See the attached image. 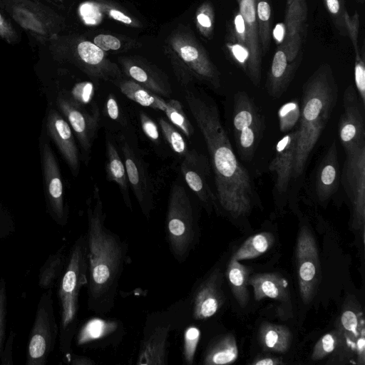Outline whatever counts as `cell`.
Wrapping results in <instances>:
<instances>
[{"label": "cell", "instance_id": "cell-1", "mask_svg": "<svg viewBox=\"0 0 365 365\" xmlns=\"http://www.w3.org/2000/svg\"><path fill=\"white\" fill-rule=\"evenodd\" d=\"M185 98L207 148L217 202L233 217L246 216L257 195L248 171L233 150L217 105L205 91L196 89L186 90Z\"/></svg>", "mask_w": 365, "mask_h": 365}, {"label": "cell", "instance_id": "cell-2", "mask_svg": "<svg viewBox=\"0 0 365 365\" xmlns=\"http://www.w3.org/2000/svg\"><path fill=\"white\" fill-rule=\"evenodd\" d=\"M86 205L87 308L104 317L115 306L120 278L129 259L128 245L106 227V215L97 187Z\"/></svg>", "mask_w": 365, "mask_h": 365}, {"label": "cell", "instance_id": "cell-3", "mask_svg": "<svg viewBox=\"0 0 365 365\" xmlns=\"http://www.w3.org/2000/svg\"><path fill=\"white\" fill-rule=\"evenodd\" d=\"M338 87L331 67L321 65L303 86L291 188H299L309 155L337 102Z\"/></svg>", "mask_w": 365, "mask_h": 365}, {"label": "cell", "instance_id": "cell-4", "mask_svg": "<svg viewBox=\"0 0 365 365\" xmlns=\"http://www.w3.org/2000/svg\"><path fill=\"white\" fill-rule=\"evenodd\" d=\"M88 261L86 234L73 244L63 273L58 280L60 308L59 349L63 356L72 351V342L78 332L79 294L88 283Z\"/></svg>", "mask_w": 365, "mask_h": 365}, {"label": "cell", "instance_id": "cell-5", "mask_svg": "<svg viewBox=\"0 0 365 365\" xmlns=\"http://www.w3.org/2000/svg\"><path fill=\"white\" fill-rule=\"evenodd\" d=\"M165 50L182 84L197 81L213 90L220 89L219 71L193 33L186 27L179 26L172 31L165 41Z\"/></svg>", "mask_w": 365, "mask_h": 365}, {"label": "cell", "instance_id": "cell-6", "mask_svg": "<svg viewBox=\"0 0 365 365\" xmlns=\"http://www.w3.org/2000/svg\"><path fill=\"white\" fill-rule=\"evenodd\" d=\"M198 225L192 200L184 187L171 189L165 217V235L170 252L178 263L185 262L198 240Z\"/></svg>", "mask_w": 365, "mask_h": 365}, {"label": "cell", "instance_id": "cell-7", "mask_svg": "<svg viewBox=\"0 0 365 365\" xmlns=\"http://www.w3.org/2000/svg\"><path fill=\"white\" fill-rule=\"evenodd\" d=\"M188 302L175 303L169 309L152 313L147 318L143 338L138 348L135 364L138 365H167L169 338L172 331L181 326V313Z\"/></svg>", "mask_w": 365, "mask_h": 365}, {"label": "cell", "instance_id": "cell-8", "mask_svg": "<svg viewBox=\"0 0 365 365\" xmlns=\"http://www.w3.org/2000/svg\"><path fill=\"white\" fill-rule=\"evenodd\" d=\"M52 289L45 290L38 300L26 349V365H46L58 341Z\"/></svg>", "mask_w": 365, "mask_h": 365}, {"label": "cell", "instance_id": "cell-9", "mask_svg": "<svg viewBox=\"0 0 365 365\" xmlns=\"http://www.w3.org/2000/svg\"><path fill=\"white\" fill-rule=\"evenodd\" d=\"M232 126L240 158L250 161L261 140L264 123L256 105L245 91L235 94Z\"/></svg>", "mask_w": 365, "mask_h": 365}, {"label": "cell", "instance_id": "cell-10", "mask_svg": "<svg viewBox=\"0 0 365 365\" xmlns=\"http://www.w3.org/2000/svg\"><path fill=\"white\" fill-rule=\"evenodd\" d=\"M39 150L46 211L56 224L64 227L68 222L69 210L60 168L46 133L40 138Z\"/></svg>", "mask_w": 365, "mask_h": 365}, {"label": "cell", "instance_id": "cell-11", "mask_svg": "<svg viewBox=\"0 0 365 365\" xmlns=\"http://www.w3.org/2000/svg\"><path fill=\"white\" fill-rule=\"evenodd\" d=\"M340 182L349 200L352 222L364 229L365 222V146L345 153Z\"/></svg>", "mask_w": 365, "mask_h": 365}, {"label": "cell", "instance_id": "cell-12", "mask_svg": "<svg viewBox=\"0 0 365 365\" xmlns=\"http://www.w3.org/2000/svg\"><path fill=\"white\" fill-rule=\"evenodd\" d=\"M65 57L91 78L113 83L123 77L122 70L118 66L112 62L105 51L93 41L74 40L70 48L67 49Z\"/></svg>", "mask_w": 365, "mask_h": 365}, {"label": "cell", "instance_id": "cell-13", "mask_svg": "<svg viewBox=\"0 0 365 365\" xmlns=\"http://www.w3.org/2000/svg\"><path fill=\"white\" fill-rule=\"evenodd\" d=\"M56 103L58 110L75 133L82 150L87 156L89 155L100 121L98 106L95 104L91 112H88L83 109V105L75 101L65 91L58 93Z\"/></svg>", "mask_w": 365, "mask_h": 365}, {"label": "cell", "instance_id": "cell-14", "mask_svg": "<svg viewBox=\"0 0 365 365\" xmlns=\"http://www.w3.org/2000/svg\"><path fill=\"white\" fill-rule=\"evenodd\" d=\"M296 259L301 297L305 304L314 296L320 277L318 249L314 236L306 226L301 227L297 242Z\"/></svg>", "mask_w": 365, "mask_h": 365}, {"label": "cell", "instance_id": "cell-15", "mask_svg": "<svg viewBox=\"0 0 365 365\" xmlns=\"http://www.w3.org/2000/svg\"><path fill=\"white\" fill-rule=\"evenodd\" d=\"M338 133L345 153L365 146V105L352 85L344 92Z\"/></svg>", "mask_w": 365, "mask_h": 365}, {"label": "cell", "instance_id": "cell-16", "mask_svg": "<svg viewBox=\"0 0 365 365\" xmlns=\"http://www.w3.org/2000/svg\"><path fill=\"white\" fill-rule=\"evenodd\" d=\"M308 9L306 0H287L284 12L285 35L280 45L289 63L302 58V47L307 31Z\"/></svg>", "mask_w": 365, "mask_h": 365}, {"label": "cell", "instance_id": "cell-17", "mask_svg": "<svg viewBox=\"0 0 365 365\" xmlns=\"http://www.w3.org/2000/svg\"><path fill=\"white\" fill-rule=\"evenodd\" d=\"M221 285V272L215 269L194 287L189 298L191 317L194 320H207L218 312L224 303Z\"/></svg>", "mask_w": 365, "mask_h": 365}, {"label": "cell", "instance_id": "cell-18", "mask_svg": "<svg viewBox=\"0 0 365 365\" xmlns=\"http://www.w3.org/2000/svg\"><path fill=\"white\" fill-rule=\"evenodd\" d=\"M120 147L128 182L143 215L149 219L154 207V186L144 162L129 144L124 141Z\"/></svg>", "mask_w": 365, "mask_h": 365}, {"label": "cell", "instance_id": "cell-19", "mask_svg": "<svg viewBox=\"0 0 365 365\" xmlns=\"http://www.w3.org/2000/svg\"><path fill=\"white\" fill-rule=\"evenodd\" d=\"M180 169L185 182L207 210L210 211L217 202L208 183L210 168L207 158L195 150L183 155Z\"/></svg>", "mask_w": 365, "mask_h": 365}, {"label": "cell", "instance_id": "cell-20", "mask_svg": "<svg viewBox=\"0 0 365 365\" xmlns=\"http://www.w3.org/2000/svg\"><path fill=\"white\" fill-rule=\"evenodd\" d=\"M46 131L58 148L72 174L77 176L80 170L79 153L72 129L59 110L53 107L47 112Z\"/></svg>", "mask_w": 365, "mask_h": 365}, {"label": "cell", "instance_id": "cell-21", "mask_svg": "<svg viewBox=\"0 0 365 365\" xmlns=\"http://www.w3.org/2000/svg\"><path fill=\"white\" fill-rule=\"evenodd\" d=\"M238 11L245 22L249 61L246 75L255 86H259L262 77V53L261 51L257 20V0H236Z\"/></svg>", "mask_w": 365, "mask_h": 365}, {"label": "cell", "instance_id": "cell-22", "mask_svg": "<svg viewBox=\"0 0 365 365\" xmlns=\"http://www.w3.org/2000/svg\"><path fill=\"white\" fill-rule=\"evenodd\" d=\"M297 128L287 133L277 142L274 158L268 167L271 172L275 173L274 191L279 196L285 195L291 186L297 138Z\"/></svg>", "mask_w": 365, "mask_h": 365}, {"label": "cell", "instance_id": "cell-23", "mask_svg": "<svg viewBox=\"0 0 365 365\" xmlns=\"http://www.w3.org/2000/svg\"><path fill=\"white\" fill-rule=\"evenodd\" d=\"M122 72L131 80L158 96L170 97L172 93L168 79L163 73L145 61L131 56L121 57Z\"/></svg>", "mask_w": 365, "mask_h": 365}, {"label": "cell", "instance_id": "cell-24", "mask_svg": "<svg viewBox=\"0 0 365 365\" xmlns=\"http://www.w3.org/2000/svg\"><path fill=\"white\" fill-rule=\"evenodd\" d=\"M340 176L337 145L334 140L321 158L315 171L314 191L320 202H327L337 192Z\"/></svg>", "mask_w": 365, "mask_h": 365}, {"label": "cell", "instance_id": "cell-25", "mask_svg": "<svg viewBox=\"0 0 365 365\" xmlns=\"http://www.w3.org/2000/svg\"><path fill=\"white\" fill-rule=\"evenodd\" d=\"M302 59L290 63L282 47L279 45L272 57L267 73L265 88L268 94L279 98L287 89Z\"/></svg>", "mask_w": 365, "mask_h": 365}, {"label": "cell", "instance_id": "cell-26", "mask_svg": "<svg viewBox=\"0 0 365 365\" xmlns=\"http://www.w3.org/2000/svg\"><path fill=\"white\" fill-rule=\"evenodd\" d=\"M123 330L120 321L111 319L94 318L82 326L76 334V341L80 345H103L111 342V336H117V331Z\"/></svg>", "mask_w": 365, "mask_h": 365}, {"label": "cell", "instance_id": "cell-27", "mask_svg": "<svg viewBox=\"0 0 365 365\" xmlns=\"http://www.w3.org/2000/svg\"><path fill=\"white\" fill-rule=\"evenodd\" d=\"M81 14L88 24H95L99 21L103 15L119 21L128 26L140 28L141 23L135 18L124 12L117 6L104 1L87 2L81 6Z\"/></svg>", "mask_w": 365, "mask_h": 365}, {"label": "cell", "instance_id": "cell-28", "mask_svg": "<svg viewBox=\"0 0 365 365\" xmlns=\"http://www.w3.org/2000/svg\"><path fill=\"white\" fill-rule=\"evenodd\" d=\"M248 284L253 287L257 301L264 298L282 300L287 297L288 282L277 273L255 274L249 278Z\"/></svg>", "mask_w": 365, "mask_h": 365}, {"label": "cell", "instance_id": "cell-29", "mask_svg": "<svg viewBox=\"0 0 365 365\" xmlns=\"http://www.w3.org/2000/svg\"><path fill=\"white\" fill-rule=\"evenodd\" d=\"M238 347L235 336L226 334L215 339L204 352L205 365H224L234 363L238 357Z\"/></svg>", "mask_w": 365, "mask_h": 365}, {"label": "cell", "instance_id": "cell-30", "mask_svg": "<svg viewBox=\"0 0 365 365\" xmlns=\"http://www.w3.org/2000/svg\"><path fill=\"white\" fill-rule=\"evenodd\" d=\"M106 177L108 180L115 182L119 186L126 207L132 210V203L129 195L128 180L125 165L115 145L110 140H107L106 143Z\"/></svg>", "mask_w": 365, "mask_h": 365}, {"label": "cell", "instance_id": "cell-31", "mask_svg": "<svg viewBox=\"0 0 365 365\" xmlns=\"http://www.w3.org/2000/svg\"><path fill=\"white\" fill-rule=\"evenodd\" d=\"M68 255L66 245H62L56 252L49 255L39 269L38 284L43 290L52 289L58 282L64 269Z\"/></svg>", "mask_w": 365, "mask_h": 365}, {"label": "cell", "instance_id": "cell-32", "mask_svg": "<svg viewBox=\"0 0 365 365\" xmlns=\"http://www.w3.org/2000/svg\"><path fill=\"white\" fill-rule=\"evenodd\" d=\"M119 88L120 92L128 98L140 106L158 109L165 112L167 103L158 95L142 86L135 81L120 79L113 82Z\"/></svg>", "mask_w": 365, "mask_h": 365}, {"label": "cell", "instance_id": "cell-33", "mask_svg": "<svg viewBox=\"0 0 365 365\" xmlns=\"http://www.w3.org/2000/svg\"><path fill=\"white\" fill-rule=\"evenodd\" d=\"M292 333L282 325L264 323L259 331V339L262 349L265 351L284 353L291 344Z\"/></svg>", "mask_w": 365, "mask_h": 365}, {"label": "cell", "instance_id": "cell-34", "mask_svg": "<svg viewBox=\"0 0 365 365\" xmlns=\"http://www.w3.org/2000/svg\"><path fill=\"white\" fill-rule=\"evenodd\" d=\"M227 276L234 297L242 307H245L249 299V269L232 257L227 266Z\"/></svg>", "mask_w": 365, "mask_h": 365}, {"label": "cell", "instance_id": "cell-35", "mask_svg": "<svg viewBox=\"0 0 365 365\" xmlns=\"http://www.w3.org/2000/svg\"><path fill=\"white\" fill-rule=\"evenodd\" d=\"M274 242V237L271 232H262L247 238L232 258L237 261L256 258L266 252Z\"/></svg>", "mask_w": 365, "mask_h": 365}, {"label": "cell", "instance_id": "cell-36", "mask_svg": "<svg viewBox=\"0 0 365 365\" xmlns=\"http://www.w3.org/2000/svg\"><path fill=\"white\" fill-rule=\"evenodd\" d=\"M256 11L259 43L264 56L269 50L271 41L270 0H257Z\"/></svg>", "mask_w": 365, "mask_h": 365}, {"label": "cell", "instance_id": "cell-37", "mask_svg": "<svg viewBox=\"0 0 365 365\" xmlns=\"http://www.w3.org/2000/svg\"><path fill=\"white\" fill-rule=\"evenodd\" d=\"M165 113L169 120L187 137L190 138L194 133V128L187 118L181 103L175 99H170L167 103Z\"/></svg>", "mask_w": 365, "mask_h": 365}, {"label": "cell", "instance_id": "cell-38", "mask_svg": "<svg viewBox=\"0 0 365 365\" xmlns=\"http://www.w3.org/2000/svg\"><path fill=\"white\" fill-rule=\"evenodd\" d=\"M300 106L297 100H292L283 104L278 110L279 130L289 133L294 130L300 118Z\"/></svg>", "mask_w": 365, "mask_h": 365}, {"label": "cell", "instance_id": "cell-39", "mask_svg": "<svg viewBox=\"0 0 365 365\" xmlns=\"http://www.w3.org/2000/svg\"><path fill=\"white\" fill-rule=\"evenodd\" d=\"M93 42L104 51H122L140 46V43L133 39L107 34H98Z\"/></svg>", "mask_w": 365, "mask_h": 365}, {"label": "cell", "instance_id": "cell-40", "mask_svg": "<svg viewBox=\"0 0 365 365\" xmlns=\"http://www.w3.org/2000/svg\"><path fill=\"white\" fill-rule=\"evenodd\" d=\"M200 334V330L195 325H188L184 330L182 355L183 363L186 365L194 363Z\"/></svg>", "mask_w": 365, "mask_h": 365}, {"label": "cell", "instance_id": "cell-41", "mask_svg": "<svg viewBox=\"0 0 365 365\" xmlns=\"http://www.w3.org/2000/svg\"><path fill=\"white\" fill-rule=\"evenodd\" d=\"M196 26L206 38H210L214 29L215 13L210 1L203 2L197 9L195 15Z\"/></svg>", "mask_w": 365, "mask_h": 365}, {"label": "cell", "instance_id": "cell-42", "mask_svg": "<svg viewBox=\"0 0 365 365\" xmlns=\"http://www.w3.org/2000/svg\"><path fill=\"white\" fill-rule=\"evenodd\" d=\"M323 1L335 28L341 36H347L346 17L349 13L346 9L344 0H323Z\"/></svg>", "mask_w": 365, "mask_h": 365}, {"label": "cell", "instance_id": "cell-43", "mask_svg": "<svg viewBox=\"0 0 365 365\" xmlns=\"http://www.w3.org/2000/svg\"><path fill=\"white\" fill-rule=\"evenodd\" d=\"M340 341V332L333 331L322 336L314 346L312 359L321 360L330 354L337 347Z\"/></svg>", "mask_w": 365, "mask_h": 365}, {"label": "cell", "instance_id": "cell-44", "mask_svg": "<svg viewBox=\"0 0 365 365\" xmlns=\"http://www.w3.org/2000/svg\"><path fill=\"white\" fill-rule=\"evenodd\" d=\"M159 125L164 138L173 150L180 155H185L188 152V149L182 135L163 118L159 119Z\"/></svg>", "mask_w": 365, "mask_h": 365}, {"label": "cell", "instance_id": "cell-45", "mask_svg": "<svg viewBox=\"0 0 365 365\" xmlns=\"http://www.w3.org/2000/svg\"><path fill=\"white\" fill-rule=\"evenodd\" d=\"M354 83L357 94L362 103L365 105V56L364 48L360 49V51L355 54Z\"/></svg>", "mask_w": 365, "mask_h": 365}, {"label": "cell", "instance_id": "cell-46", "mask_svg": "<svg viewBox=\"0 0 365 365\" xmlns=\"http://www.w3.org/2000/svg\"><path fill=\"white\" fill-rule=\"evenodd\" d=\"M341 324L343 330L356 338L364 329L363 319L361 314L351 309L344 310L341 316Z\"/></svg>", "mask_w": 365, "mask_h": 365}, {"label": "cell", "instance_id": "cell-47", "mask_svg": "<svg viewBox=\"0 0 365 365\" xmlns=\"http://www.w3.org/2000/svg\"><path fill=\"white\" fill-rule=\"evenodd\" d=\"M7 285L4 277H0V356L6 340L7 322Z\"/></svg>", "mask_w": 365, "mask_h": 365}, {"label": "cell", "instance_id": "cell-48", "mask_svg": "<svg viewBox=\"0 0 365 365\" xmlns=\"http://www.w3.org/2000/svg\"><path fill=\"white\" fill-rule=\"evenodd\" d=\"M94 95V87L91 82H81L73 88L71 96L81 105L88 103Z\"/></svg>", "mask_w": 365, "mask_h": 365}, {"label": "cell", "instance_id": "cell-49", "mask_svg": "<svg viewBox=\"0 0 365 365\" xmlns=\"http://www.w3.org/2000/svg\"><path fill=\"white\" fill-rule=\"evenodd\" d=\"M359 26L360 22L358 13L355 12L352 16L348 14L346 17L347 36L351 41L355 54H357L360 51L359 46Z\"/></svg>", "mask_w": 365, "mask_h": 365}, {"label": "cell", "instance_id": "cell-50", "mask_svg": "<svg viewBox=\"0 0 365 365\" xmlns=\"http://www.w3.org/2000/svg\"><path fill=\"white\" fill-rule=\"evenodd\" d=\"M227 47L234 61L242 68L246 74L249 61L247 48L235 41L234 43H227Z\"/></svg>", "mask_w": 365, "mask_h": 365}, {"label": "cell", "instance_id": "cell-51", "mask_svg": "<svg viewBox=\"0 0 365 365\" xmlns=\"http://www.w3.org/2000/svg\"><path fill=\"white\" fill-rule=\"evenodd\" d=\"M15 230V223L11 213L0 203V240L11 236Z\"/></svg>", "mask_w": 365, "mask_h": 365}, {"label": "cell", "instance_id": "cell-52", "mask_svg": "<svg viewBox=\"0 0 365 365\" xmlns=\"http://www.w3.org/2000/svg\"><path fill=\"white\" fill-rule=\"evenodd\" d=\"M16 333L14 330L11 329L5 340L1 356H0V364L1 365H13V346L14 343V339Z\"/></svg>", "mask_w": 365, "mask_h": 365}, {"label": "cell", "instance_id": "cell-53", "mask_svg": "<svg viewBox=\"0 0 365 365\" xmlns=\"http://www.w3.org/2000/svg\"><path fill=\"white\" fill-rule=\"evenodd\" d=\"M233 24L234 31H232V35L234 41L247 48L245 25L239 11L235 14Z\"/></svg>", "mask_w": 365, "mask_h": 365}, {"label": "cell", "instance_id": "cell-54", "mask_svg": "<svg viewBox=\"0 0 365 365\" xmlns=\"http://www.w3.org/2000/svg\"><path fill=\"white\" fill-rule=\"evenodd\" d=\"M140 119L144 133L153 141L158 142L159 140V132L155 123L143 112L140 113Z\"/></svg>", "mask_w": 365, "mask_h": 365}, {"label": "cell", "instance_id": "cell-55", "mask_svg": "<svg viewBox=\"0 0 365 365\" xmlns=\"http://www.w3.org/2000/svg\"><path fill=\"white\" fill-rule=\"evenodd\" d=\"M63 361L64 363L70 365L96 364L95 361H93L91 358L86 356L78 355L73 353V351L69 354L64 355L63 357Z\"/></svg>", "mask_w": 365, "mask_h": 365}, {"label": "cell", "instance_id": "cell-56", "mask_svg": "<svg viewBox=\"0 0 365 365\" xmlns=\"http://www.w3.org/2000/svg\"><path fill=\"white\" fill-rule=\"evenodd\" d=\"M355 350L357 354L358 362L364 364L365 359V339L364 329H363L355 341Z\"/></svg>", "mask_w": 365, "mask_h": 365}, {"label": "cell", "instance_id": "cell-57", "mask_svg": "<svg viewBox=\"0 0 365 365\" xmlns=\"http://www.w3.org/2000/svg\"><path fill=\"white\" fill-rule=\"evenodd\" d=\"M107 113L113 120H116L119 116V108L118 103L113 95H109L106 103Z\"/></svg>", "mask_w": 365, "mask_h": 365}, {"label": "cell", "instance_id": "cell-58", "mask_svg": "<svg viewBox=\"0 0 365 365\" xmlns=\"http://www.w3.org/2000/svg\"><path fill=\"white\" fill-rule=\"evenodd\" d=\"M284 362L281 359L272 356H262L255 359L252 364L253 365H278L283 364Z\"/></svg>", "mask_w": 365, "mask_h": 365}, {"label": "cell", "instance_id": "cell-59", "mask_svg": "<svg viewBox=\"0 0 365 365\" xmlns=\"http://www.w3.org/2000/svg\"><path fill=\"white\" fill-rule=\"evenodd\" d=\"M285 35V30H284V26L282 23L277 24L273 31H272V36L277 43L279 45H281L284 41Z\"/></svg>", "mask_w": 365, "mask_h": 365}, {"label": "cell", "instance_id": "cell-60", "mask_svg": "<svg viewBox=\"0 0 365 365\" xmlns=\"http://www.w3.org/2000/svg\"><path fill=\"white\" fill-rule=\"evenodd\" d=\"M354 1H356V2L360 3V4H364L365 1V0H354Z\"/></svg>", "mask_w": 365, "mask_h": 365}, {"label": "cell", "instance_id": "cell-61", "mask_svg": "<svg viewBox=\"0 0 365 365\" xmlns=\"http://www.w3.org/2000/svg\"><path fill=\"white\" fill-rule=\"evenodd\" d=\"M1 21H2V19H1V16L0 14V23H1Z\"/></svg>", "mask_w": 365, "mask_h": 365}]
</instances>
